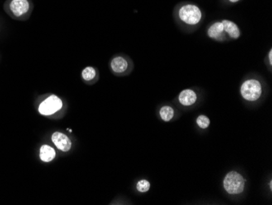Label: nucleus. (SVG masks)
I'll return each mask as SVG.
<instances>
[{"label": "nucleus", "instance_id": "f257e3e1", "mask_svg": "<svg viewBox=\"0 0 272 205\" xmlns=\"http://www.w3.org/2000/svg\"><path fill=\"white\" fill-rule=\"evenodd\" d=\"M172 16L178 28L187 33L198 30L206 18V13L199 5L190 1H181L177 3Z\"/></svg>", "mask_w": 272, "mask_h": 205}, {"label": "nucleus", "instance_id": "f03ea898", "mask_svg": "<svg viewBox=\"0 0 272 205\" xmlns=\"http://www.w3.org/2000/svg\"><path fill=\"white\" fill-rule=\"evenodd\" d=\"M268 92L265 81L258 74H249L243 78L240 84V95L247 104L254 105L260 102Z\"/></svg>", "mask_w": 272, "mask_h": 205}, {"label": "nucleus", "instance_id": "7ed1b4c3", "mask_svg": "<svg viewBox=\"0 0 272 205\" xmlns=\"http://www.w3.org/2000/svg\"><path fill=\"white\" fill-rule=\"evenodd\" d=\"M247 179L236 170H231L225 175L222 180V187L227 195L238 196L245 192Z\"/></svg>", "mask_w": 272, "mask_h": 205}, {"label": "nucleus", "instance_id": "20e7f679", "mask_svg": "<svg viewBox=\"0 0 272 205\" xmlns=\"http://www.w3.org/2000/svg\"><path fill=\"white\" fill-rule=\"evenodd\" d=\"M134 67L132 59L124 53H117L109 63L110 71L115 76H127L131 74Z\"/></svg>", "mask_w": 272, "mask_h": 205}, {"label": "nucleus", "instance_id": "39448f33", "mask_svg": "<svg viewBox=\"0 0 272 205\" xmlns=\"http://www.w3.org/2000/svg\"><path fill=\"white\" fill-rule=\"evenodd\" d=\"M34 9L31 0H8L5 5V11L17 20H26Z\"/></svg>", "mask_w": 272, "mask_h": 205}, {"label": "nucleus", "instance_id": "423d86ee", "mask_svg": "<svg viewBox=\"0 0 272 205\" xmlns=\"http://www.w3.org/2000/svg\"><path fill=\"white\" fill-rule=\"evenodd\" d=\"M63 106V101L57 95L48 94L38 105V112L41 116L52 117L61 111Z\"/></svg>", "mask_w": 272, "mask_h": 205}, {"label": "nucleus", "instance_id": "0eeeda50", "mask_svg": "<svg viewBox=\"0 0 272 205\" xmlns=\"http://www.w3.org/2000/svg\"><path fill=\"white\" fill-rule=\"evenodd\" d=\"M200 92L197 88H190L182 90L176 98L175 102L184 108H190L197 105L200 100Z\"/></svg>", "mask_w": 272, "mask_h": 205}, {"label": "nucleus", "instance_id": "6e6552de", "mask_svg": "<svg viewBox=\"0 0 272 205\" xmlns=\"http://www.w3.org/2000/svg\"><path fill=\"white\" fill-rule=\"evenodd\" d=\"M206 35L209 39H212L213 41L218 42V43L229 41L221 20L213 21L207 26Z\"/></svg>", "mask_w": 272, "mask_h": 205}, {"label": "nucleus", "instance_id": "1a4fd4ad", "mask_svg": "<svg viewBox=\"0 0 272 205\" xmlns=\"http://www.w3.org/2000/svg\"><path fill=\"white\" fill-rule=\"evenodd\" d=\"M51 139L58 150L62 152H69V150H71L72 145H73L71 139L64 133L59 131L54 132L52 134Z\"/></svg>", "mask_w": 272, "mask_h": 205}, {"label": "nucleus", "instance_id": "9d476101", "mask_svg": "<svg viewBox=\"0 0 272 205\" xmlns=\"http://www.w3.org/2000/svg\"><path fill=\"white\" fill-rule=\"evenodd\" d=\"M221 21H222L223 29H224L226 36L228 38L229 41L240 39V36L242 35V31L235 21L229 20V19H222Z\"/></svg>", "mask_w": 272, "mask_h": 205}, {"label": "nucleus", "instance_id": "9b49d317", "mask_svg": "<svg viewBox=\"0 0 272 205\" xmlns=\"http://www.w3.org/2000/svg\"><path fill=\"white\" fill-rule=\"evenodd\" d=\"M81 77L86 84L93 85L99 81L100 72L96 67L88 66L85 67L81 72Z\"/></svg>", "mask_w": 272, "mask_h": 205}, {"label": "nucleus", "instance_id": "f8f14e48", "mask_svg": "<svg viewBox=\"0 0 272 205\" xmlns=\"http://www.w3.org/2000/svg\"><path fill=\"white\" fill-rule=\"evenodd\" d=\"M176 109L170 105H164L159 109V111H158L159 117L164 122L172 121L176 116Z\"/></svg>", "mask_w": 272, "mask_h": 205}, {"label": "nucleus", "instance_id": "ddd939ff", "mask_svg": "<svg viewBox=\"0 0 272 205\" xmlns=\"http://www.w3.org/2000/svg\"><path fill=\"white\" fill-rule=\"evenodd\" d=\"M55 155H56L55 150L51 145L44 144L42 145L39 149V159L44 163H50L53 161L55 159Z\"/></svg>", "mask_w": 272, "mask_h": 205}, {"label": "nucleus", "instance_id": "4468645a", "mask_svg": "<svg viewBox=\"0 0 272 205\" xmlns=\"http://www.w3.org/2000/svg\"><path fill=\"white\" fill-rule=\"evenodd\" d=\"M196 124L200 129L206 130V129H209L211 125V119L206 115H200L196 119Z\"/></svg>", "mask_w": 272, "mask_h": 205}, {"label": "nucleus", "instance_id": "2eb2a0df", "mask_svg": "<svg viewBox=\"0 0 272 205\" xmlns=\"http://www.w3.org/2000/svg\"><path fill=\"white\" fill-rule=\"evenodd\" d=\"M135 188L140 193H147L151 188V183L149 180L140 179L136 182Z\"/></svg>", "mask_w": 272, "mask_h": 205}, {"label": "nucleus", "instance_id": "dca6fc26", "mask_svg": "<svg viewBox=\"0 0 272 205\" xmlns=\"http://www.w3.org/2000/svg\"><path fill=\"white\" fill-rule=\"evenodd\" d=\"M265 64L268 67L270 72L272 71V49H269V51L267 53V56L265 58Z\"/></svg>", "mask_w": 272, "mask_h": 205}, {"label": "nucleus", "instance_id": "f3484780", "mask_svg": "<svg viewBox=\"0 0 272 205\" xmlns=\"http://www.w3.org/2000/svg\"><path fill=\"white\" fill-rule=\"evenodd\" d=\"M240 1H242V0H221L222 4L226 5V6L236 4L238 2H240Z\"/></svg>", "mask_w": 272, "mask_h": 205}, {"label": "nucleus", "instance_id": "a211bd4d", "mask_svg": "<svg viewBox=\"0 0 272 205\" xmlns=\"http://www.w3.org/2000/svg\"><path fill=\"white\" fill-rule=\"evenodd\" d=\"M269 187H270V191L272 192V180H270V182H269Z\"/></svg>", "mask_w": 272, "mask_h": 205}]
</instances>
